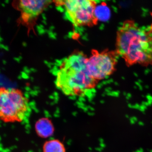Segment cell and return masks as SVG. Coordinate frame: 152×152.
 <instances>
[{
	"label": "cell",
	"instance_id": "1",
	"mask_svg": "<svg viewBox=\"0 0 152 152\" xmlns=\"http://www.w3.org/2000/svg\"><path fill=\"white\" fill-rule=\"evenodd\" d=\"M115 50L128 67L152 66V28L144 29L126 20L117 32Z\"/></svg>",
	"mask_w": 152,
	"mask_h": 152
},
{
	"label": "cell",
	"instance_id": "2",
	"mask_svg": "<svg viewBox=\"0 0 152 152\" xmlns=\"http://www.w3.org/2000/svg\"><path fill=\"white\" fill-rule=\"evenodd\" d=\"M87 58L82 52H75L60 65L56 85L65 95L85 96L96 87L98 81L91 76L87 69Z\"/></svg>",
	"mask_w": 152,
	"mask_h": 152
},
{
	"label": "cell",
	"instance_id": "3",
	"mask_svg": "<svg viewBox=\"0 0 152 152\" xmlns=\"http://www.w3.org/2000/svg\"><path fill=\"white\" fill-rule=\"evenodd\" d=\"M30 109L28 99L21 90L0 87V121L22 122L27 118Z\"/></svg>",
	"mask_w": 152,
	"mask_h": 152
},
{
	"label": "cell",
	"instance_id": "4",
	"mask_svg": "<svg viewBox=\"0 0 152 152\" xmlns=\"http://www.w3.org/2000/svg\"><path fill=\"white\" fill-rule=\"evenodd\" d=\"M54 2L57 6L63 7L68 20L76 26L91 27L97 23L96 1L66 0Z\"/></svg>",
	"mask_w": 152,
	"mask_h": 152
},
{
	"label": "cell",
	"instance_id": "5",
	"mask_svg": "<svg viewBox=\"0 0 152 152\" xmlns=\"http://www.w3.org/2000/svg\"><path fill=\"white\" fill-rule=\"evenodd\" d=\"M119 56L115 50H92L87 58V67L91 76L99 82L115 72Z\"/></svg>",
	"mask_w": 152,
	"mask_h": 152
},
{
	"label": "cell",
	"instance_id": "6",
	"mask_svg": "<svg viewBox=\"0 0 152 152\" xmlns=\"http://www.w3.org/2000/svg\"><path fill=\"white\" fill-rule=\"evenodd\" d=\"M51 1H15L14 7L20 12V23L31 29L34 26L38 18L51 3Z\"/></svg>",
	"mask_w": 152,
	"mask_h": 152
},
{
	"label": "cell",
	"instance_id": "7",
	"mask_svg": "<svg viewBox=\"0 0 152 152\" xmlns=\"http://www.w3.org/2000/svg\"><path fill=\"white\" fill-rule=\"evenodd\" d=\"M36 129L38 134L41 137H48L52 134L53 129L50 121L42 119L36 124Z\"/></svg>",
	"mask_w": 152,
	"mask_h": 152
},
{
	"label": "cell",
	"instance_id": "8",
	"mask_svg": "<svg viewBox=\"0 0 152 152\" xmlns=\"http://www.w3.org/2000/svg\"><path fill=\"white\" fill-rule=\"evenodd\" d=\"M44 152H65V150L61 142L57 140H52L45 143Z\"/></svg>",
	"mask_w": 152,
	"mask_h": 152
},
{
	"label": "cell",
	"instance_id": "9",
	"mask_svg": "<svg viewBox=\"0 0 152 152\" xmlns=\"http://www.w3.org/2000/svg\"><path fill=\"white\" fill-rule=\"evenodd\" d=\"M104 4L103 6H99L98 9V15L96 17L99 20V19L103 20H108L110 18V12L109 8L105 6Z\"/></svg>",
	"mask_w": 152,
	"mask_h": 152
}]
</instances>
